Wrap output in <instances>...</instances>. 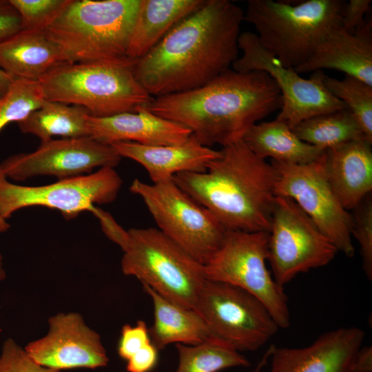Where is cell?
<instances>
[{"instance_id": "obj_1", "label": "cell", "mask_w": 372, "mask_h": 372, "mask_svg": "<svg viewBox=\"0 0 372 372\" xmlns=\"http://www.w3.org/2000/svg\"><path fill=\"white\" fill-rule=\"evenodd\" d=\"M244 10L229 0H206L134 64L135 76L154 98L200 87L238 58Z\"/></svg>"}, {"instance_id": "obj_2", "label": "cell", "mask_w": 372, "mask_h": 372, "mask_svg": "<svg viewBox=\"0 0 372 372\" xmlns=\"http://www.w3.org/2000/svg\"><path fill=\"white\" fill-rule=\"evenodd\" d=\"M282 106L280 92L265 72L229 69L204 85L154 99L152 113L190 130L201 145L223 147Z\"/></svg>"}, {"instance_id": "obj_3", "label": "cell", "mask_w": 372, "mask_h": 372, "mask_svg": "<svg viewBox=\"0 0 372 372\" xmlns=\"http://www.w3.org/2000/svg\"><path fill=\"white\" fill-rule=\"evenodd\" d=\"M278 174L240 141L223 147L205 172H183L174 182L227 231L269 232Z\"/></svg>"}, {"instance_id": "obj_4", "label": "cell", "mask_w": 372, "mask_h": 372, "mask_svg": "<svg viewBox=\"0 0 372 372\" xmlns=\"http://www.w3.org/2000/svg\"><path fill=\"white\" fill-rule=\"evenodd\" d=\"M141 0H70L45 30L66 63H123Z\"/></svg>"}, {"instance_id": "obj_5", "label": "cell", "mask_w": 372, "mask_h": 372, "mask_svg": "<svg viewBox=\"0 0 372 372\" xmlns=\"http://www.w3.org/2000/svg\"><path fill=\"white\" fill-rule=\"evenodd\" d=\"M345 1L307 0L292 4L273 0H249L244 21L252 24L267 52L283 65L305 63L329 32L340 25Z\"/></svg>"}, {"instance_id": "obj_6", "label": "cell", "mask_w": 372, "mask_h": 372, "mask_svg": "<svg viewBox=\"0 0 372 372\" xmlns=\"http://www.w3.org/2000/svg\"><path fill=\"white\" fill-rule=\"evenodd\" d=\"M134 63H64L39 82L45 100L80 106L92 116L136 112L154 98L136 79Z\"/></svg>"}, {"instance_id": "obj_7", "label": "cell", "mask_w": 372, "mask_h": 372, "mask_svg": "<svg viewBox=\"0 0 372 372\" xmlns=\"http://www.w3.org/2000/svg\"><path fill=\"white\" fill-rule=\"evenodd\" d=\"M121 270L161 296L187 309H196L207 280L204 265L153 227L127 230Z\"/></svg>"}, {"instance_id": "obj_8", "label": "cell", "mask_w": 372, "mask_h": 372, "mask_svg": "<svg viewBox=\"0 0 372 372\" xmlns=\"http://www.w3.org/2000/svg\"><path fill=\"white\" fill-rule=\"evenodd\" d=\"M130 191L143 200L158 229L203 265L221 245L227 230L173 179L149 184L135 178Z\"/></svg>"}, {"instance_id": "obj_9", "label": "cell", "mask_w": 372, "mask_h": 372, "mask_svg": "<svg viewBox=\"0 0 372 372\" xmlns=\"http://www.w3.org/2000/svg\"><path fill=\"white\" fill-rule=\"evenodd\" d=\"M269 232L227 231L224 240L204 265L207 280L240 287L260 300L279 328L291 324L287 296L268 270Z\"/></svg>"}, {"instance_id": "obj_10", "label": "cell", "mask_w": 372, "mask_h": 372, "mask_svg": "<svg viewBox=\"0 0 372 372\" xmlns=\"http://www.w3.org/2000/svg\"><path fill=\"white\" fill-rule=\"evenodd\" d=\"M195 311L203 318L210 337L238 351H256L279 327L265 304L236 286L206 280Z\"/></svg>"}, {"instance_id": "obj_11", "label": "cell", "mask_w": 372, "mask_h": 372, "mask_svg": "<svg viewBox=\"0 0 372 372\" xmlns=\"http://www.w3.org/2000/svg\"><path fill=\"white\" fill-rule=\"evenodd\" d=\"M338 250L291 198L276 196L269 231L268 258L283 287L300 273L326 266Z\"/></svg>"}, {"instance_id": "obj_12", "label": "cell", "mask_w": 372, "mask_h": 372, "mask_svg": "<svg viewBox=\"0 0 372 372\" xmlns=\"http://www.w3.org/2000/svg\"><path fill=\"white\" fill-rule=\"evenodd\" d=\"M122 183L112 167L39 186L14 184L0 170V214L8 220L19 209L41 206L59 210L66 219L74 218L84 211L95 214L98 209L94 205L113 202Z\"/></svg>"}, {"instance_id": "obj_13", "label": "cell", "mask_w": 372, "mask_h": 372, "mask_svg": "<svg viewBox=\"0 0 372 372\" xmlns=\"http://www.w3.org/2000/svg\"><path fill=\"white\" fill-rule=\"evenodd\" d=\"M238 47L242 55L232 64L237 72L260 70L276 82L282 97L280 112L276 119L291 129L300 122L317 115L347 108L324 87L322 70L315 71L310 79L302 78L293 68H287L260 44L255 33L240 34Z\"/></svg>"}, {"instance_id": "obj_14", "label": "cell", "mask_w": 372, "mask_h": 372, "mask_svg": "<svg viewBox=\"0 0 372 372\" xmlns=\"http://www.w3.org/2000/svg\"><path fill=\"white\" fill-rule=\"evenodd\" d=\"M278 177L276 196L293 199L338 251L353 257L352 216L344 209L327 178L324 151L317 160L292 164L271 160Z\"/></svg>"}, {"instance_id": "obj_15", "label": "cell", "mask_w": 372, "mask_h": 372, "mask_svg": "<svg viewBox=\"0 0 372 372\" xmlns=\"http://www.w3.org/2000/svg\"><path fill=\"white\" fill-rule=\"evenodd\" d=\"M121 157L113 147L91 137L51 139L30 153L10 156L0 163L7 178L23 181L37 176L59 180L90 174L96 167L117 166Z\"/></svg>"}, {"instance_id": "obj_16", "label": "cell", "mask_w": 372, "mask_h": 372, "mask_svg": "<svg viewBox=\"0 0 372 372\" xmlns=\"http://www.w3.org/2000/svg\"><path fill=\"white\" fill-rule=\"evenodd\" d=\"M49 331L30 342L24 350L38 364L57 370L96 369L108 364V357L97 332L77 313H60L48 320Z\"/></svg>"}, {"instance_id": "obj_17", "label": "cell", "mask_w": 372, "mask_h": 372, "mask_svg": "<svg viewBox=\"0 0 372 372\" xmlns=\"http://www.w3.org/2000/svg\"><path fill=\"white\" fill-rule=\"evenodd\" d=\"M364 338L362 329L349 327L329 331L304 347L273 345L269 372H351Z\"/></svg>"}, {"instance_id": "obj_18", "label": "cell", "mask_w": 372, "mask_h": 372, "mask_svg": "<svg viewBox=\"0 0 372 372\" xmlns=\"http://www.w3.org/2000/svg\"><path fill=\"white\" fill-rule=\"evenodd\" d=\"M90 137L107 145L132 142L145 145H178L188 141L187 127L152 113L146 107L106 117L90 116Z\"/></svg>"}, {"instance_id": "obj_19", "label": "cell", "mask_w": 372, "mask_h": 372, "mask_svg": "<svg viewBox=\"0 0 372 372\" xmlns=\"http://www.w3.org/2000/svg\"><path fill=\"white\" fill-rule=\"evenodd\" d=\"M372 23L366 21L354 33L340 25L331 30L311 57L294 70L298 73L335 70L372 86Z\"/></svg>"}, {"instance_id": "obj_20", "label": "cell", "mask_w": 372, "mask_h": 372, "mask_svg": "<svg viewBox=\"0 0 372 372\" xmlns=\"http://www.w3.org/2000/svg\"><path fill=\"white\" fill-rule=\"evenodd\" d=\"M110 145L121 158H130L143 166L152 183L171 180L179 173L205 172L207 164L220 155V150L201 145L192 135L178 145L152 146L118 142Z\"/></svg>"}, {"instance_id": "obj_21", "label": "cell", "mask_w": 372, "mask_h": 372, "mask_svg": "<svg viewBox=\"0 0 372 372\" xmlns=\"http://www.w3.org/2000/svg\"><path fill=\"white\" fill-rule=\"evenodd\" d=\"M372 143L363 137L324 151L329 183L342 206L353 209L372 191Z\"/></svg>"}, {"instance_id": "obj_22", "label": "cell", "mask_w": 372, "mask_h": 372, "mask_svg": "<svg viewBox=\"0 0 372 372\" xmlns=\"http://www.w3.org/2000/svg\"><path fill=\"white\" fill-rule=\"evenodd\" d=\"M64 63L62 52L45 30H21L0 44V68L13 79L39 81Z\"/></svg>"}, {"instance_id": "obj_23", "label": "cell", "mask_w": 372, "mask_h": 372, "mask_svg": "<svg viewBox=\"0 0 372 372\" xmlns=\"http://www.w3.org/2000/svg\"><path fill=\"white\" fill-rule=\"evenodd\" d=\"M206 0H141L128 56L137 61L149 52L176 25Z\"/></svg>"}, {"instance_id": "obj_24", "label": "cell", "mask_w": 372, "mask_h": 372, "mask_svg": "<svg viewBox=\"0 0 372 372\" xmlns=\"http://www.w3.org/2000/svg\"><path fill=\"white\" fill-rule=\"evenodd\" d=\"M154 307V322L149 328L152 342L158 349L172 343L195 345L210 338L202 316L194 309L180 307L142 285Z\"/></svg>"}, {"instance_id": "obj_25", "label": "cell", "mask_w": 372, "mask_h": 372, "mask_svg": "<svg viewBox=\"0 0 372 372\" xmlns=\"http://www.w3.org/2000/svg\"><path fill=\"white\" fill-rule=\"evenodd\" d=\"M242 141L260 158L270 157L273 161L287 163H309L324 152L300 140L287 124L277 119L256 123Z\"/></svg>"}, {"instance_id": "obj_26", "label": "cell", "mask_w": 372, "mask_h": 372, "mask_svg": "<svg viewBox=\"0 0 372 372\" xmlns=\"http://www.w3.org/2000/svg\"><path fill=\"white\" fill-rule=\"evenodd\" d=\"M88 112L77 105L45 100L42 105L17 123L21 132L45 142L54 137H90Z\"/></svg>"}, {"instance_id": "obj_27", "label": "cell", "mask_w": 372, "mask_h": 372, "mask_svg": "<svg viewBox=\"0 0 372 372\" xmlns=\"http://www.w3.org/2000/svg\"><path fill=\"white\" fill-rule=\"evenodd\" d=\"M291 130L300 140L323 151L364 137L348 108L312 116Z\"/></svg>"}, {"instance_id": "obj_28", "label": "cell", "mask_w": 372, "mask_h": 372, "mask_svg": "<svg viewBox=\"0 0 372 372\" xmlns=\"http://www.w3.org/2000/svg\"><path fill=\"white\" fill-rule=\"evenodd\" d=\"M176 372H218L234 366H249V361L227 343L210 337L195 345L176 344Z\"/></svg>"}, {"instance_id": "obj_29", "label": "cell", "mask_w": 372, "mask_h": 372, "mask_svg": "<svg viewBox=\"0 0 372 372\" xmlns=\"http://www.w3.org/2000/svg\"><path fill=\"white\" fill-rule=\"evenodd\" d=\"M322 81L327 90L351 112L364 137L372 143V86L348 75L338 79L324 73Z\"/></svg>"}, {"instance_id": "obj_30", "label": "cell", "mask_w": 372, "mask_h": 372, "mask_svg": "<svg viewBox=\"0 0 372 372\" xmlns=\"http://www.w3.org/2000/svg\"><path fill=\"white\" fill-rule=\"evenodd\" d=\"M45 101L38 81L14 79L0 98V132L9 123L23 121Z\"/></svg>"}, {"instance_id": "obj_31", "label": "cell", "mask_w": 372, "mask_h": 372, "mask_svg": "<svg viewBox=\"0 0 372 372\" xmlns=\"http://www.w3.org/2000/svg\"><path fill=\"white\" fill-rule=\"evenodd\" d=\"M18 12L21 30H45L70 0H9Z\"/></svg>"}, {"instance_id": "obj_32", "label": "cell", "mask_w": 372, "mask_h": 372, "mask_svg": "<svg viewBox=\"0 0 372 372\" xmlns=\"http://www.w3.org/2000/svg\"><path fill=\"white\" fill-rule=\"evenodd\" d=\"M351 236L358 241L363 271L372 280V196L367 195L354 209Z\"/></svg>"}, {"instance_id": "obj_33", "label": "cell", "mask_w": 372, "mask_h": 372, "mask_svg": "<svg viewBox=\"0 0 372 372\" xmlns=\"http://www.w3.org/2000/svg\"><path fill=\"white\" fill-rule=\"evenodd\" d=\"M0 372H61L36 363L24 348L8 338L2 345L0 354Z\"/></svg>"}, {"instance_id": "obj_34", "label": "cell", "mask_w": 372, "mask_h": 372, "mask_svg": "<svg viewBox=\"0 0 372 372\" xmlns=\"http://www.w3.org/2000/svg\"><path fill=\"white\" fill-rule=\"evenodd\" d=\"M151 342L149 328L143 320H138L134 325L126 324L121 329L117 346L118 354L127 361Z\"/></svg>"}, {"instance_id": "obj_35", "label": "cell", "mask_w": 372, "mask_h": 372, "mask_svg": "<svg viewBox=\"0 0 372 372\" xmlns=\"http://www.w3.org/2000/svg\"><path fill=\"white\" fill-rule=\"evenodd\" d=\"M371 0H350L346 2L342 13L340 26L354 33L364 23V16L370 9Z\"/></svg>"}, {"instance_id": "obj_36", "label": "cell", "mask_w": 372, "mask_h": 372, "mask_svg": "<svg viewBox=\"0 0 372 372\" xmlns=\"http://www.w3.org/2000/svg\"><path fill=\"white\" fill-rule=\"evenodd\" d=\"M158 351L159 350L151 342L127 360V371L151 372L158 364Z\"/></svg>"}, {"instance_id": "obj_37", "label": "cell", "mask_w": 372, "mask_h": 372, "mask_svg": "<svg viewBox=\"0 0 372 372\" xmlns=\"http://www.w3.org/2000/svg\"><path fill=\"white\" fill-rule=\"evenodd\" d=\"M21 30V19L9 0H0V44Z\"/></svg>"}, {"instance_id": "obj_38", "label": "cell", "mask_w": 372, "mask_h": 372, "mask_svg": "<svg viewBox=\"0 0 372 372\" xmlns=\"http://www.w3.org/2000/svg\"><path fill=\"white\" fill-rule=\"evenodd\" d=\"M95 215L99 218L102 229L107 237L123 251L128 241V231L121 227L107 212L98 209Z\"/></svg>"}, {"instance_id": "obj_39", "label": "cell", "mask_w": 372, "mask_h": 372, "mask_svg": "<svg viewBox=\"0 0 372 372\" xmlns=\"http://www.w3.org/2000/svg\"><path fill=\"white\" fill-rule=\"evenodd\" d=\"M372 371V347H361L353 359L351 372Z\"/></svg>"}, {"instance_id": "obj_40", "label": "cell", "mask_w": 372, "mask_h": 372, "mask_svg": "<svg viewBox=\"0 0 372 372\" xmlns=\"http://www.w3.org/2000/svg\"><path fill=\"white\" fill-rule=\"evenodd\" d=\"M13 81L14 79L0 68V98L8 90Z\"/></svg>"}, {"instance_id": "obj_41", "label": "cell", "mask_w": 372, "mask_h": 372, "mask_svg": "<svg viewBox=\"0 0 372 372\" xmlns=\"http://www.w3.org/2000/svg\"><path fill=\"white\" fill-rule=\"evenodd\" d=\"M273 345L270 346L267 350L265 351V353L263 355L260 362L258 363L257 366L252 372H261L262 369L268 363L269 360H270V356L271 354Z\"/></svg>"}, {"instance_id": "obj_42", "label": "cell", "mask_w": 372, "mask_h": 372, "mask_svg": "<svg viewBox=\"0 0 372 372\" xmlns=\"http://www.w3.org/2000/svg\"><path fill=\"white\" fill-rule=\"evenodd\" d=\"M10 228V225L7 220L5 219L0 214V234L8 231Z\"/></svg>"}, {"instance_id": "obj_43", "label": "cell", "mask_w": 372, "mask_h": 372, "mask_svg": "<svg viewBox=\"0 0 372 372\" xmlns=\"http://www.w3.org/2000/svg\"><path fill=\"white\" fill-rule=\"evenodd\" d=\"M6 277V273L3 268V257L0 254V281L3 280Z\"/></svg>"}]
</instances>
